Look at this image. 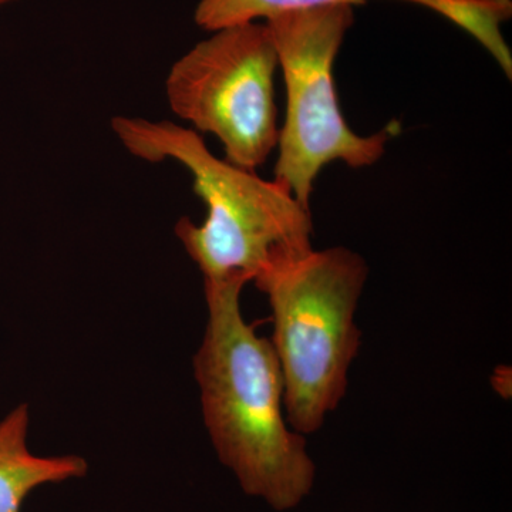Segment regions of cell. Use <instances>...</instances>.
Listing matches in <instances>:
<instances>
[{
  "label": "cell",
  "mask_w": 512,
  "mask_h": 512,
  "mask_svg": "<svg viewBox=\"0 0 512 512\" xmlns=\"http://www.w3.org/2000/svg\"><path fill=\"white\" fill-rule=\"evenodd\" d=\"M208 322L194 357L212 446L245 494L275 511L311 494L316 467L285 416V384L271 340L241 311L242 282L205 284Z\"/></svg>",
  "instance_id": "6da1fadb"
},
{
  "label": "cell",
  "mask_w": 512,
  "mask_h": 512,
  "mask_svg": "<svg viewBox=\"0 0 512 512\" xmlns=\"http://www.w3.org/2000/svg\"><path fill=\"white\" fill-rule=\"evenodd\" d=\"M111 127L134 157L150 163L173 160L190 171L207 217L202 224L181 218L175 235L205 284L247 285L313 251L311 210L275 180L212 154L197 131L171 121L121 116Z\"/></svg>",
  "instance_id": "7a4b0ae2"
},
{
  "label": "cell",
  "mask_w": 512,
  "mask_h": 512,
  "mask_svg": "<svg viewBox=\"0 0 512 512\" xmlns=\"http://www.w3.org/2000/svg\"><path fill=\"white\" fill-rule=\"evenodd\" d=\"M367 275L362 256L335 247L313 249L254 281L272 309L286 420L302 436L322 429L348 392L350 365L362 345L355 313Z\"/></svg>",
  "instance_id": "3957f363"
},
{
  "label": "cell",
  "mask_w": 512,
  "mask_h": 512,
  "mask_svg": "<svg viewBox=\"0 0 512 512\" xmlns=\"http://www.w3.org/2000/svg\"><path fill=\"white\" fill-rule=\"evenodd\" d=\"M353 22L350 5L298 10L265 22L286 89L275 181L306 208L323 167L333 161L352 168L370 167L400 133L399 123H390L372 136H360L340 110L333 66Z\"/></svg>",
  "instance_id": "277c9868"
},
{
  "label": "cell",
  "mask_w": 512,
  "mask_h": 512,
  "mask_svg": "<svg viewBox=\"0 0 512 512\" xmlns=\"http://www.w3.org/2000/svg\"><path fill=\"white\" fill-rule=\"evenodd\" d=\"M171 67L168 104L194 131L221 141L225 160L255 171L278 146V55L266 23L211 32Z\"/></svg>",
  "instance_id": "5b68a950"
},
{
  "label": "cell",
  "mask_w": 512,
  "mask_h": 512,
  "mask_svg": "<svg viewBox=\"0 0 512 512\" xmlns=\"http://www.w3.org/2000/svg\"><path fill=\"white\" fill-rule=\"evenodd\" d=\"M30 413L20 404L0 420V512H22L30 494L47 484L83 478L89 471L83 457L37 456L29 448Z\"/></svg>",
  "instance_id": "8992f818"
},
{
  "label": "cell",
  "mask_w": 512,
  "mask_h": 512,
  "mask_svg": "<svg viewBox=\"0 0 512 512\" xmlns=\"http://www.w3.org/2000/svg\"><path fill=\"white\" fill-rule=\"evenodd\" d=\"M424 8L439 13L470 33L497 60L505 76L511 80V50L501 35V23L512 15L511 0H426Z\"/></svg>",
  "instance_id": "52a82bcc"
},
{
  "label": "cell",
  "mask_w": 512,
  "mask_h": 512,
  "mask_svg": "<svg viewBox=\"0 0 512 512\" xmlns=\"http://www.w3.org/2000/svg\"><path fill=\"white\" fill-rule=\"evenodd\" d=\"M367 0H200L195 23L208 32L245 25L258 19L269 20L284 13L330 5H363ZM416 3L420 0H404Z\"/></svg>",
  "instance_id": "ba28073f"
},
{
  "label": "cell",
  "mask_w": 512,
  "mask_h": 512,
  "mask_svg": "<svg viewBox=\"0 0 512 512\" xmlns=\"http://www.w3.org/2000/svg\"><path fill=\"white\" fill-rule=\"evenodd\" d=\"M16 2V0H0V6L6 5V3Z\"/></svg>",
  "instance_id": "9c48e42d"
}]
</instances>
